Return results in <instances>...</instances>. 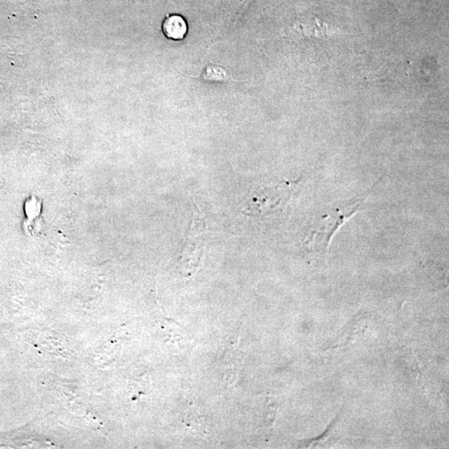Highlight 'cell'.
<instances>
[{"mask_svg": "<svg viewBox=\"0 0 449 449\" xmlns=\"http://www.w3.org/2000/svg\"><path fill=\"white\" fill-rule=\"evenodd\" d=\"M361 204L362 200H358L357 203L337 208L330 214L325 215L324 218L319 220L318 224L311 231L306 242L307 246L311 251L317 252L318 254L325 255L334 233L340 229L346 220L357 212Z\"/></svg>", "mask_w": 449, "mask_h": 449, "instance_id": "cell-1", "label": "cell"}, {"mask_svg": "<svg viewBox=\"0 0 449 449\" xmlns=\"http://www.w3.org/2000/svg\"><path fill=\"white\" fill-rule=\"evenodd\" d=\"M163 33L172 41H179L186 38L188 33V25L182 15L168 14L161 25Z\"/></svg>", "mask_w": 449, "mask_h": 449, "instance_id": "cell-2", "label": "cell"}, {"mask_svg": "<svg viewBox=\"0 0 449 449\" xmlns=\"http://www.w3.org/2000/svg\"><path fill=\"white\" fill-rule=\"evenodd\" d=\"M200 408L192 405L189 407L184 413L183 422L187 426L194 429L200 433H206V420Z\"/></svg>", "mask_w": 449, "mask_h": 449, "instance_id": "cell-3", "label": "cell"}, {"mask_svg": "<svg viewBox=\"0 0 449 449\" xmlns=\"http://www.w3.org/2000/svg\"><path fill=\"white\" fill-rule=\"evenodd\" d=\"M202 78L205 81L215 82H224L233 80L227 69L223 68L222 66L216 65H208L203 70Z\"/></svg>", "mask_w": 449, "mask_h": 449, "instance_id": "cell-4", "label": "cell"}]
</instances>
